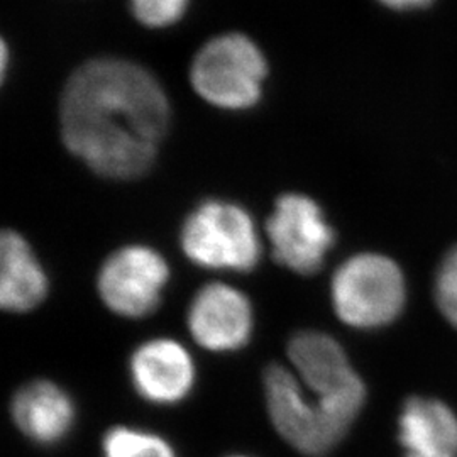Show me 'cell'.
<instances>
[{
  "instance_id": "6da1fadb",
  "label": "cell",
  "mask_w": 457,
  "mask_h": 457,
  "mask_svg": "<svg viewBox=\"0 0 457 457\" xmlns=\"http://www.w3.org/2000/svg\"><path fill=\"white\" fill-rule=\"evenodd\" d=\"M170 115L163 87L146 68L96 58L79 66L63 88L62 139L100 177L134 180L154 163Z\"/></svg>"
},
{
  "instance_id": "7a4b0ae2",
  "label": "cell",
  "mask_w": 457,
  "mask_h": 457,
  "mask_svg": "<svg viewBox=\"0 0 457 457\" xmlns=\"http://www.w3.org/2000/svg\"><path fill=\"white\" fill-rule=\"evenodd\" d=\"M330 300L344 324L371 330L390 326L403 312L407 285L398 264L376 253L356 254L336 270Z\"/></svg>"
},
{
  "instance_id": "3957f363",
  "label": "cell",
  "mask_w": 457,
  "mask_h": 457,
  "mask_svg": "<svg viewBox=\"0 0 457 457\" xmlns=\"http://www.w3.org/2000/svg\"><path fill=\"white\" fill-rule=\"evenodd\" d=\"M180 245L187 258L205 270L245 273L262 258L253 217L224 200H205L185 219Z\"/></svg>"
},
{
  "instance_id": "277c9868",
  "label": "cell",
  "mask_w": 457,
  "mask_h": 457,
  "mask_svg": "<svg viewBox=\"0 0 457 457\" xmlns=\"http://www.w3.org/2000/svg\"><path fill=\"white\" fill-rule=\"evenodd\" d=\"M268 63L260 46L241 33L207 41L196 53L190 80L196 94L213 107L245 111L262 98Z\"/></svg>"
},
{
  "instance_id": "5b68a950",
  "label": "cell",
  "mask_w": 457,
  "mask_h": 457,
  "mask_svg": "<svg viewBox=\"0 0 457 457\" xmlns=\"http://www.w3.org/2000/svg\"><path fill=\"white\" fill-rule=\"evenodd\" d=\"M288 360L328 419L349 432L366 403V386L343 345L324 332L303 330L290 339Z\"/></svg>"
},
{
  "instance_id": "8992f818",
  "label": "cell",
  "mask_w": 457,
  "mask_h": 457,
  "mask_svg": "<svg viewBox=\"0 0 457 457\" xmlns=\"http://www.w3.org/2000/svg\"><path fill=\"white\" fill-rule=\"evenodd\" d=\"M262 386L271 424L296 453L324 457L345 437L347 432L332 422L315 400H309L302 381L285 366H268Z\"/></svg>"
},
{
  "instance_id": "52a82bcc",
  "label": "cell",
  "mask_w": 457,
  "mask_h": 457,
  "mask_svg": "<svg viewBox=\"0 0 457 457\" xmlns=\"http://www.w3.org/2000/svg\"><path fill=\"white\" fill-rule=\"evenodd\" d=\"M168 279V262L158 251L147 245H124L102 264L98 295L109 311L141 319L160 307Z\"/></svg>"
},
{
  "instance_id": "ba28073f",
  "label": "cell",
  "mask_w": 457,
  "mask_h": 457,
  "mask_svg": "<svg viewBox=\"0 0 457 457\" xmlns=\"http://www.w3.org/2000/svg\"><path fill=\"white\" fill-rule=\"evenodd\" d=\"M266 234L275 260L296 275L317 273L336 241L320 205L302 194L278 198Z\"/></svg>"
},
{
  "instance_id": "9c48e42d",
  "label": "cell",
  "mask_w": 457,
  "mask_h": 457,
  "mask_svg": "<svg viewBox=\"0 0 457 457\" xmlns=\"http://www.w3.org/2000/svg\"><path fill=\"white\" fill-rule=\"evenodd\" d=\"M187 322L198 345L212 353H232L249 343L254 312L241 290L226 283H209L194 296Z\"/></svg>"
},
{
  "instance_id": "30bf717a",
  "label": "cell",
  "mask_w": 457,
  "mask_h": 457,
  "mask_svg": "<svg viewBox=\"0 0 457 457\" xmlns=\"http://www.w3.org/2000/svg\"><path fill=\"white\" fill-rule=\"evenodd\" d=\"M136 393L153 405L171 407L183 402L195 386V364L185 345L173 339L141 344L129 360Z\"/></svg>"
},
{
  "instance_id": "8fae6325",
  "label": "cell",
  "mask_w": 457,
  "mask_h": 457,
  "mask_svg": "<svg viewBox=\"0 0 457 457\" xmlns=\"http://www.w3.org/2000/svg\"><path fill=\"white\" fill-rule=\"evenodd\" d=\"M17 428L39 445L65 441L77 420L73 398L60 385L36 379L17 390L11 405Z\"/></svg>"
},
{
  "instance_id": "7c38bea8",
  "label": "cell",
  "mask_w": 457,
  "mask_h": 457,
  "mask_svg": "<svg viewBox=\"0 0 457 457\" xmlns=\"http://www.w3.org/2000/svg\"><path fill=\"white\" fill-rule=\"evenodd\" d=\"M403 457H457V415L441 400L409 398L398 419Z\"/></svg>"
},
{
  "instance_id": "4fadbf2b",
  "label": "cell",
  "mask_w": 457,
  "mask_h": 457,
  "mask_svg": "<svg viewBox=\"0 0 457 457\" xmlns=\"http://www.w3.org/2000/svg\"><path fill=\"white\" fill-rule=\"evenodd\" d=\"M48 277L29 243L16 232L4 230L0 239V305L14 313L33 311L48 295Z\"/></svg>"
},
{
  "instance_id": "5bb4252c",
  "label": "cell",
  "mask_w": 457,
  "mask_h": 457,
  "mask_svg": "<svg viewBox=\"0 0 457 457\" xmlns=\"http://www.w3.org/2000/svg\"><path fill=\"white\" fill-rule=\"evenodd\" d=\"M104 457H179L162 436L143 428L117 425L102 439Z\"/></svg>"
},
{
  "instance_id": "9a60e30c",
  "label": "cell",
  "mask_w": 457,
  "mask_h": 457,
  "mask_svg": "<svg viewBox=\"0 0 457 457\" xmlns=\"http://www.w3.org/2000/svg\"><path fill=\"white\" fill-rule=\"evenodd\" d=\"M190 0H129L132 14L146 28L162 29L179 22Z\"/></svg>"
},
{
  "instance_id": "2e32d148",
  "label": "cell",
  "mask_w": 457,
  "mask_h": 457,
  "mask_svg": "<svg viewBox=\"0 0 457 457\" xmlns=\"http://www.w3.org/2000/svg\"><path fill=\"white\" fill-rule=\"evenodd\" d=\"M434 295L445 320L457 327V247L445 256L437 270Z\"/></svg>"
},
{
  "instance_id": "e0dca14e",
  "label": "cell",
  "mask_w": 457,
  "mask_h": 457,
  "mask_svg": "<svg viewBox=\"0 0 457 457\" xmlns=\"http://www.w3.org/2000/svg\"><path fill=\"white\" fill-rule=\"evenodd\" d=\"M385 5L393 7V9H413V7H420L428 4L430 0H379Z\"/></svg>"
},
{
  "instance_id": "ac0fdd59",
  "label": "cell",
  "mask_w": 457,
  "mask_h": 457,
  "mask_svg": "<svg viewBox=\"0 0 457 457\" xmlns=\"http://www.w3.org/2000/svg\"><path fill=\"white\" fill-rule=\"evenodd\" d=\"M230 457H245V456H230Z\"/></svg>"
}]
</instances>
